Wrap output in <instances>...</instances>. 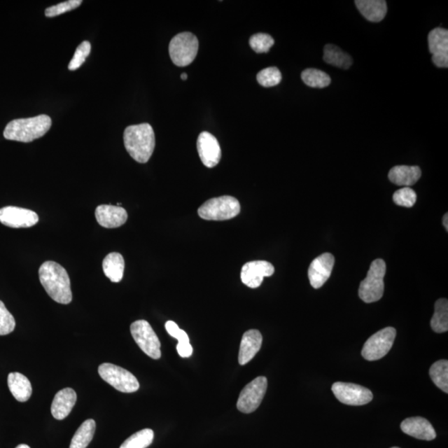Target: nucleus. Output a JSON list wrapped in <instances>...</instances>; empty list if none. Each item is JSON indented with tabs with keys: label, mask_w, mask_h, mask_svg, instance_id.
<instances>
[{
	"label": "nucleus",
	"mask_w": 448,
	"mask_h": 448,
	"mask_svg": "<svg viewBox=\"0 0 448 448\" xmlns=\"http://www.w3.org/2000/svg\"><path fill=\"white\" fill-rule=\"evenodd\" d=\"M38 274L40 282L53 301L64 304L71 302L73 294L69 276L60 264L45 262L40 267Z\"/></svg>",
	"instance_id": "1"
},
{
	"label": "nucleus",
	"mask_w": 448,
	"mask_h": 448,
	"mask_svg": "<svg viewBox=\"0 0 448 448\" xmlns=\"http://www.w3.org/2000/svg\"><path fill=\"white\" fill-rule=\"evenodd\" d=\"M124 144L134 160L141 164L148 162L155 147L153 128L148 123L130 125L124 132Z\"/></svg>",
	"instance_id": "2"
},
{
	"label": "nucleus",
	"mask_w": 448,
	"mask_h": 448,
	"mask_svg": "<svg viewBox=\"0 0 448 448\" xmlns=\"http://www.w3.org/2000/svg\"><path fill=\"white\" fill-rule=\"evenodd\" d=\"M52 120L47 115L16 119L8 123L4 136L10 141L29 143L43 136L50 130Z\"/></svg>",
	"instance_id": "3"
},
{
	"label": "nucleus",
	"mask_w": 448,
	"mask_h": 448,
	"mask_svg": "<svg viewBox=\"0 0 448 448\" xmlns=\"http://www.w3.org/2000/svg\"><path fill=\"white\" fill-rule=\"evenodd\" d=\"M386 263L383 259H376L371 263L370 270L358 288V297L365 303H373L383 298Z\"/></svg>",
	"instance_id": "4"
},
{
	"label": "nucleus",
	"mask_w": 448,
	"mask_h": 448,
	"mask_svg": "<svg viewBox=\"0 0 448 448\" xmlns=\"http://www.w3.org/2000/svg\"><path fill=\"white\" fill-rule=\"evenodd\" d=\"M240 209L239 200L226 195L206 201L200 206L198 214L205 220L223 221L235 218Z\"/></svg>",
	"instance_id": "5"
},
{
	"label": "nucleus",
	"mask_w": 448,
	"mask_h": 448,
	"mask_svg": "<svg viewBox=\"0 0 448 448\" xmlns=\"http://www.w3.org/2000/svg\"><path fill=\"white\" fill-rule=\"evenodd\" d=\"M199 51V41L195 34L189 32L178 34L169 43L170 58L174 64L186 66L192 64Z\"/></svg>",
	"instance_id": "6"
},
{
	"label": "nucleus",
	"mask_w": 448,
	"mask_h": 448,
	"mask_svg": "<svg viewBox=\"0 0 448 448\" xmlns=\"http://www.w3.org/2000/svg\"><path fill=\"white\" fill-rule=\"evenodd\" d=\"M102 379L122 393H134L140 388V384L131 372L122 367L105 363L98 368Z\"/></svg>",
	"instance_id": "7"
},
{
	"label": "nucleus",
	"mask_w": 448,
	"mask_h": 448,
	"mask_svg": "<svg viewBox=\"0 0 448 448\" xmlns=\"http://www.w3.org/2000/svg\"><path fill=\"white\" fill-rule=\"evenodd\" d=\"M397 331L393 327H386L370 336L362 349L361 355L366 360L375 361L391 351Z\"/></svg>",
	"instance_id": "8"
},
{
	"label": "nucleus",
	"mask_w": 448,
	"mask_h": 448,
	"mask_svg": "<svg viewBox=\"0 0 448 448\" xmlns=\"http://www.w3.org/2000/svg\"><path fill=\"white\" fill-rule=\"evenodd\" d=\"M131 333L143 352L154 360H159L161 357L160 342L149 322L145 320L133 322Z\"/></svg>",
	"instance_id": "9"
},
{
	"label": "nucleus",
	"mask_w": 448,
	"mask_h": 448,
	"mask_svg": "<svg viewBox=\"0 0 448 448\" xmlns=\"http://www.w3.org/2000/svg\"><path fill=\"white\" fill-rule=\"evenodd\" d=\"M267 388V379L264 376H260L246 384L237 400V410L244 414L253 413L261 405Z\"/></svg>",
	"instance_id": "10"
},
{
	"label": "nucleus",
	"mask_w": 448,
	"mask_h": 448,
	"mask_svg": "<svg viewBox=\"0 0 448 448\" xmlns=\"http://www.w3.org/2000/svg\"><path fill=\"white\" fill-rule=\"evenodd\" d=\"M331 391L340 402L351 406L365 405L374 398L369 388L352 383L335 382Z\"/></svg>",
	"instance_id": "11"
},
{
	"label": "nucleus",
	"mask_w": 448,
	"mask_h": 448,
	"mask_svg": "<svg viewBox=\"0 0 448 448\" xmlns=\"http://www.w3.org/2000/svg\"><path fill=\"white\" fill-rule=\"evenodd\" d=\"M38 222V214L32 210L7 206L0 209V223L13 228L30 227Z\"/></svg>",
	"instance_id": "12"
},
{
	"label": "nucleus",
	"mask_w": 448,
	"mask_h": 448,
	"mask_svg": "<svg viewBox=\"0 0 448 448\" xmlns=\"http://www.w3.org/2000/svg\"><path fill=\"white\" fill-rule=\"evenodd\" d=\"M275 268L267 261H253L246 263L241 268V280L250 288H258L264 277L274 274Z\"/></svg>",
	"instance_id": "13"
},
{
	"label": "nucleus",
	"mask_w": 448,
	"mask_h": 448,
	"mask_svg": "<svg viewBox=\"0 0 448 448\" xmlns=\"http://www.w3.org/2000/svg\"><path fill=\"white\" fill-rule=\"evenodd\" d=\"M197 149L202 161L206 167L214 168L221 160L222 152L220 146L212 134L207 132H202L197 141Z\"/></svg>",
	"instance_id": "14"
},
{
	"label": "nucleus",
	"mask_w": 448,
	"mask_h": 448,
	"mask_svg": "<svg viewBox=\"0 0 448 448\" xmlns=\"http://www.w3.org/2000/svg\"><path fill=\"white\" fill-rule=\"evenodd\" d=\"M335 264L332 254L326 253L314 259L308 270V277L313 288L319 289L330 279Z\"/></svg>",
	"instance_id": "15"
},
{
	"label": "nucleus",
	"mask_w": 448,
	"mask_h": 448,
	"mask_svg": "<svg viewBox=\"0 0 448 448\" xmlns=\"http://www.w3.org/2000/svg\"><path fill=\"white\" fill-rule=\"evenodd\" d=\"M401 430L407 435L419 440L432 441L437 437L435 429L428 420L421 416H413L403 420L400 425Z\"/></svg>",
	"instance_id": "16"
},
{
	"label": "nucleus",
	"mask_w": 448,
	"mask_h": 448,
	"mask_svg": "<svg viewBox=\"0 0 448 448\" xmlns=\"http://www.w3.org/2000/svg\"><path fill=\"white\" fill-rule=\"evenodd\" d=\"M96 218L101 226L115 228L124 225L127 221L128 214L119 206L102 204L96 209Z\"/></svg>",
	"instance_id": "17"
},
{
	"label": "nucleus",
	"mask_w": 448,
	"mask_h": 448,
	"mask_svg": "<svg viewBox=\"0 0 448 448\" xmlns=\"http://www.w3.org/2000/svg\"><path fill=\"white\" fill-rule=\"evenodd\" d=\"M262 335L258 330L246 331L240 344L239 362L241 365L248 364L262 347Z\"/></svg>",
	"instance_id": "18"
},
{
	"label": "nucleus",
	"mask_w": 448,
	"mask_h": 448,
	"mask_svg": "<svg viewBox=\"0 0 448 448\" xmlns=\"http://www.w3.org/2000/svg\"><path fill=\"white\" fill-rule=\"evenodd\" d=\"M77 402V393L73 388H66L57 393L51 407L53 418L62 420L73 410Z\"/></svg>",
	"instance_id": "19"
},
{
	"label": "nucleus",
	"mask_w": 448,
	"mask_h": 448,
	"mask_svg": "<svg viewBox=\"0 0 448 448\" xmlns=\"http://www.w3.org/2000/svg\"><path fill=\"white\" fill-rule=\"evenodd\" d=\"M422 176L419 167H407V165H397L391 169L388 178L394 185L403 187H410L415 185Z\"/></svg>",
	"instance_id": "20"
},
{
	"label": "nucleus",
	"mask_w": 448,
	"mask_h": 448,
	"mask_svg": "<svg viewBox=\"0 0 448 448\" xmlns=\"http://www.w3.org/2000/svg\"><path fill=\"white\" fill-rule=\"evenodd\" d=\"M8 385L13 396L19 402L28 401L32 396L33 388L30 381L18 372L8 374Z\"/></svg>",
	"instance_id": "21"
},
{
	"label": "nucleus",
	"mask_w": 448,
	"mask_h": 448,
	"mask_svg": "<svg viewBox=\"0 0 448 448\" xmlns=\"http://www.w3.org/2000/svg\"><path fill=\"white\" fill-rule=\"evenodd\" d=\"M358 11L370 22H379L387 13V4L384 0H357Z\"/></svg>",
	"instance_id": "22"
},
{
	"label": "nucleus",
	"mask_w": 448,
	"mask_h": 448,
	"mask_svg": "<svg viewBox=\"0 0 448 448\" xmlns=\"http://www.w3.org/2000/svg\"><path fill=\"white\" fill-rule=\"evenodd\" d=\"M103 272L108 279L118 284L123 279L125 261L122 254L111 253L107 255L102 262Z\"/></svg>",
	"instance_id": "23"
},
{
	"label": "nucleus",
	"mask_w": 448,
	"mask_h": 448,
	"mask_svg": "<svg viewBox=\"0 0 448 448\" xmlns=\"http://www.w3.org/2000/svg\"><path fill=\"white\" fill-rule=\"evenodd\" d=\"M323 58L326 64L339 69H349L353 64L352 57L333 44L326 45Z\"/></svg>",
	"instance_id": "24"
},
{
	"label": "nucleus",
	"mask_w": 448,
	"mask_h": 448,
	"mask_svg": "<svg viewBox=\"0 0 448 448\" xmlns=\"http://www.w3.org/2000/svg\"><path fill=\"white\" fill-rule=\"evenodd\" d=\"M429 51L433 56L448 55V31L434 29L428 35Z\"/></svg>",
	"instance_id": "25"
},
{
	"label": "nucleus",
	"mask_w": 448,
	"mask_h": 448,
	"mask_svg": "<svg viewBox=\"0 0 448 448\" xmlns=\"http://www.w3.org/2000/svg\"><path fill=\"white\" fill-rule=\"evenodd\" d=\"M96 422L93 419H88L80 426L77 432L71 439L69 448H87L92 442L95 433Z\"/></svg>",
	"instance_id": "26"
},
{
	"label": "nucleus",
	"mask_w": 448,
	"mask_h": 448,
	"mask_svg": "<svg viewBox=\"0 0 448 448\" xmlns=\"http://www.w3.org/2000/svg\"><path fill=\"white\" fill-rule=\"evenodd\" d=\"M431 327L436 333H444L448 330V301L441 298L435 303V311L431 320Z\"/></svg>",
	"instance_id": "27"
},
{
	"label": "nucleus",
	"mask_w": 448,
	"mask_h": 448,
	"mask_svg": "<svg viewBox=\"0 0 448 448\" xmlns=\"http://www.w3.org/2000/svg\"><path fill=\"white\" fill-rule=\"evenodd\" d=\"M430 377L434 384L442 391L448 393V361L447 360H438L431 366L429 370Z\"/></svg>",
	"instance_id": "28"
},
{
	"label": "nucleus",
	"mask_w": 448,
	"mask_h": 448,
	"mask_svg": "<svg viewBox=\"0 0 448 448\" xmlns=\"http://www.w3.org/2000/svg\"><path fill=\"white\" fill-rule=\"evenodd\" d=\"M304 83L313 88H325L331 83L330 76L323 71L308 69L302 74Z\"/></svg>",
	"instance_id": "29"
},
{
	"label": "nucleus",
	"mask_w": 448,
	"mask_h": 448,
	"mask_svg": "<svg viewBox=\"0 0 448 448\" xmlns=\"http://www.w3.org/2000/svg\"><path fill=\"white\" fill-rule=\"evenodd\" d=\"M153 440V430L146 428L128 438L120 448H146L151 444Z\"/></svg>",
	"instance_id": "30"
},
{
	"label": "nucleus",
	"mask_w": 448,
	"mask_h": 448,
	"mask_svg": "<svg viewBox=\"0 0 448 448\" xmlns=\"http://www.w3.org/2000/svg\"><path fill=\"white\" fill-rule=\"evenodd\" d=\"M257 80L258 83L264 88L274 87L281 83V74L277 67H267V69L259 71Z\"/></svg>",
	"instance_id": "31"
},
{
	"label": "nucleus",
	"mask_w": 448,
	"mask_h": 448,
	"mask_svg": "<svg viewBox=\"0 0 448 448\" xmlns=\"http://www.w3.org/2000/svg\"><path fill=\"white\" fill-rule=\"evenodd\" d=\"M249 44L258 53L267 52L274 45V39L267 34H257L251 37Z\"/></svg>",
	"instance_id": "32"
},
{
	"label": "nucleus",
	"mask_w": 448,
	"mask_h": 448,
	"mask_svg": "<svg viewBox=\"0 0 448 448\" xmlns=\"http://www.w3.org/2000/svg\"><path fill=\"white\" fill-rule=\"evenodd\" d=\"M393 200L398 206L411 208L416 203V194L410 187H403L394 192Z\"/></svg>",
	"instance_id": "33"
},
{
	"label": "nucleus",
	"mask_w": 448,
	"mask_h": 448,
	"mask_svg": "<svg viewBox=\"0 0 448 448\" xmlns=\"http://www.w3.org/2000/svg\"><path fill=\"white\" fill-rule=\"evenodd\" d=\"M91 43L88 41H84L80 43L77 49H76L73 59L69 62V69L71 71L78 69L79 67L84 64L85 61H86V58L89 56L90 52H91Z\"/></svg>",
	"instance_id": "34"
},
{
	"label": "nucleus",
	"mask_w": 448,
	"mask_h": 448,
	"mask_svg": "<svg viewBox=\"0 0 448 448\" xmlns=\"http://www.w3.org/2000/svg\"><path fill=\"white\" fill-rule=\"evenodd\" d=\"M15 318L7 310L6 304L0 301V335H6L12 333L15 328Z\"/></svg>",
	"instance_id": "35"
},
{
	"label": "nucleus",
	"mask_w": 448,
	"mask_h": 448,
	"mask_svg": "<svg viewBox=\"0 0 448 448\" xmlns=\"http://www.w3.org/2000/svg\"><path fill=\"white\" fill-rule=\"evenodd\" d=\"M82 0H69L64 3L57 4L47 8L45 10V15L48 18L56 17L66 12L75 10L82 4Z\"/></svg>",
	"instance_id": "36"
},
{
	"label": "nucleus",
	"mask_w": 448,
	"mask_h": 448,
	"mask_svg": "<svg viewBox=\"0 0 448 448\" xmlns=\"http://www.w3.org/2000/svg\"><path fill=\"white\" fill-rule=\"evenodd\" d=\"M165 329H167V332L169 335H172V337L177 340L178 339L179 336L182 335L183 331H185L179 328L176 322H174L172 321H169L167 322V323H165Z\"/></svg>",
	"instance_id": "37"
},
{
	"label": "nucleus",
	"mask_w": 448,
	"mask_h": 448,
	"mask_svg": "<svg viewBox=\"0 0 448 448\" xmlns=\"http://www.w3.org/2000/svg\"><path fill=\"white\" fill-rule=\"evenodd\" d=\"M176 349L178 355L183 358H189L192 355V347L190 343H178Z\"/></svg>",
	"instance_id": "38"
},
{
	"label": "nucleus",
	"mask_w": 448,
	"mask_h": 448,
	"mask_svg": "<svg viewBox=\"0 0 448 448\" xmlns=\"http://www.w3.org/2000/svg\"><path fill=\"white\" fill-rule=\"evenodd\" d=\"M448 214H446L444 216H443V226L445 227L447 231L448 230Z\"/></svg>",
	"instance_id": "39"
},
{
	"label": "nucleus",
	"mask_w": 448,
	"mask_h": 448,
	"mask_svg": "<svg viewBox=\"0 0 448 448\" xmlns=\"http://www.w3.org/2000/svg\"><path fill=\"white\" fill-rule=\"evenodd\" d=\"M16 448H30V447L26 444H20Z\"/></svg>",
	"instance_id": "40"
},
{
	"label": "nucleus",
	"mask_w": 448,
	"mask_h": 448,
	"mask_svg": "<svg viewBox=\"0 0 448 448\" xmlns=\"http://www.w3.org/2000/svg\"><path fill=\"white\" fill-rule=\"evenodd\" d=\"M187 78H188V75L186 74H181V79L182 80H187Z\"/></svg>",
	"instance_id": "41"
},
{
	"label": "nucleus",
	"mask_w": 448,
	"mask_h": 448,
	"mask_svg": "<svg viewBox=\"0 0 448 448\" xmlns=\"http://www.w3.org/2000/svg\"><path fill=\"white\" fill-rule=\"evenodd\" d=\"M391 448H400V447H391Z\"/></svg>",
	"instance_id": "42"
}]
</instances>
